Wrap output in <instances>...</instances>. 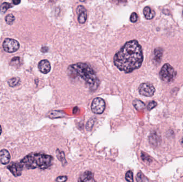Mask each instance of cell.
<instances>
[{"label":"cell","mask_w":183,"mask_h":182,"mask_svg":"<svg viewBox=\"0 0 183 182\" xmlns=\"http://www.w3.org/2000/svg\"><path fill=\"white\" fill-rule=\"evenodd\" d=\"M144 59L141 46L137 40L128 41L115 55L114 64L120 71L129 73L140 68Z\"/></svg>","instance_id":"obj_1"},{"label":"cell","mask_w":183,"mask_h":182,"mask_svg":"<svg viewBox=\"0 0 183 182\" xmlns=\"http://www.w3.org/2000/svg\"><path fill=\"white\" fill-rule=\"evenodd\" d=\"M68 73L72 79L83 80L87 88L94 91L99 87L100 81L97 74L89 65L84 63H78L70 65L68 69Z\"/></svg>","instance_id":"obj_2"},{"label":"cell","mask_w":183,"mask_h":182,"mask_svg":"<svg viewBox=\"0 0 183 182\" xmlns=\"http://www.w3.org/2000/svg\"><path fill=\"white\" fill-rule=\"evenodd\" d=\"M53 156L40 153H31L24 157L20 163L24 168L33 169H46L53 164Z\"/></svg>","instance_id":"obj_3"},{"label":"cell","mask_w":183,"mask_h":182,"mask_svg":"<svg viewBox=\"0 0 183 182\" xmlns=\"http://www.w3.org/2000/svg\"><path fill=\"white\" fill-rule=\"evenodd\" d=\"M176 73L173 67L169 64H165L160 72L161 80L165 82H170L175 77Z\"/></svg>","instance_id":"obj_4"},{"label":"cell","mask_w":183,"mask_h":182,"mask_svg":"<svg viewBox=\"0 0 183 182\" xmlns=\"http://www.w3.org/2000/svg\"><path fill=\"white\" fill-rule=\"evenodd\" d=\"M19 43L15 39L7 38L3 43V48L5 52L9 53L15 52L19 48Z\"/></svg>","instance_id":"obj_5"},{"label":"cell","mask_w":183,"mask_h":182,"mask_svg":"<svg viewBox=\"0 0 183 182\" xmlns=\"http://www.w3.org/2000/svg\"><path fill=\"white\" fill-rule=\"evenodd\" d=\"M105 108L106 103L101 98H95L92 101L91 110L93 113L97 114H102L104 112Z\"/></svg>","instance_id":"obj_6"},{"label":"cell","mask_w":183,"mask_h":182,"mask_svg":"<svg viewBox=\"0 0 183 182\" xmlns=\"http://www.w3.org/2000/svg\"><path fill=\"white\" fill-rule=\"evenodd\" d=\"M155 91V88L150 83H143L139 87V92L140 95L146 97L152 96Z\"/></svg>","instance_id":"obj_7"},{"label":"cell","mask_w":183,"mask_h":182,"mask_svg":"<svg viewBox=\"0 0 183 182\" xmlns=\"http://www.w3.org/2000/svg\"><path fill=\"white\" fill-rule=\"evenodd\" d=\"M8 169L15 177H18L22 175L23 167L20 162H13L8 167Z\"/></svg>","instance_id":"obj_8"},{"label":"cell","mask_w":183,"mask_h":182,"mask_svg":"<svg viewBox=\"0 0 183 182\" xmlns=\"http://www.w3.org/2000/svg\"><path fill=\"white\" fill-rule=\"evenodd\" d=\"M78 21L80 24H84L86 21L87 13L86 9L83 5H79L77 8Z\"/></svg>","instance_id":"obj_9"},{"label":"cell","mask_w":183,"mask_h":182,"mask_svg":"<svg viewBox=\"0 0 183 182\" xmlns=\"http://www.w3.org/2000/svg\"><path fill=\"white\" fill-rule=\"evenodd\" d=\"M38 68L40 71L43 74H47L51 71V66L48 60L45 59L39 62Z\"/></svg>","instance_id":"obj_10"},{"label":"cell","mask_w":183,"mask_h":182,"mask_svg":"<svg viewBox=\"0 0 183 182\" xmlns=\"http://www.w3.org/2000/svg\"><path fill=\"white\" fill-rule=\"evenodd\" d=\"M78 181L84 182H95V180H94L93 174L91 172L86 171L80 175Z\"/></svg>","instance_id":"obj_11"},{"label":"cell","mask_w":183,"mask_h":182,"mask_svg":"<svg viewBox=\"0 0 183 182\" xmlns=\"http://www.w3.org/2000/svg\"><path fill=\"white\" fill-rule=\"evenodd\" d=\"M10 154L5 149L0 151V162L3 164H8L10 161Z\"/></svg>","instance_id":"obj_12"},{"label":"cell","mask_w":183,"mask_h":182,"mask_svg":"<svg viewBox=\"0 0 183 182\" xmlns=\"http://www.w3.org/2000/svg\"><path fill=\"white\" fill-rule=\"evenodd\" d=\"M162 55L163 50L162 48H158L155 49L154 50V57L153 58L154 62L157 64H159L162 59Z\"/></svg>","instance_id":"obj_13"},{"label":"cell","mask_w":183,"mask_h":182,"mask_svg":"<svg viewBox=\"0 0 183 182\" xmlns=\"http://www.w3.org/2000/svg\"><path fill=\"white\" fill-rule=\"evenodd\" d=\"M144 15H145V18L147 19H152L155 17V13L154 10H152L149 7H146L144 8Z\"/></svg>","instance_id":"obj_14"},{"label":"cell","mask_w":183,"mask_h":182,"mask_svg":"<svg viewBox=\"0 0 183 182\" xmlns=\"http://www.w3.org/2000/svg\"><path fill=\"white\" fill-rule=\"evenodd\" d=\"M133 105L138 111H141L144 110L145 108V104L141 100L139 99H135L133 102Z\"/></svg>","instance_id":"obj_15"},{"label":"cell","mask_w":183,"mask_h":182,"mask_svg":"<svg viewBox=\"0 0 183 182\" xmlns=\"http://www.w3.org/2000/svg\"><path fill=\"white\" fill-rule=\"evenodd\" d=\"M56 153H57V157L58 159L60 160V161L62 162V164L65 165L66 164V160L65 158V154L63 151H60L59 149H57L56 150Z\"/></svg>","instance_id":"obj_16"},{"label":"cell","mask_w":183,"mask_h":182,"mask_svg":"<svg viewBox=\"0 0 183 182\" xmlns=\"http://www.w3.org/2000/svg\"><path fill=\"white\" fill-rule=\"evenodd\" d=\"M12 7H13V5L11 3L8 2L3 3L0 7V11L1 13H5L9 9L12 8Z\"/></svg>","instance_id":"obj_17"},{"label":"cell","mask_w":183,"mask_h":182,"mask_svg":"<svg viewBox=\"0 0 183 182\" xmlns=\"http://www.w3.org/2000/svg\"><path fill=\"white\" fill-rule=\"evenodd\" d=\"M20 79L19 77H13L8 81V84L11 87H14L19 84Z\"/></svg>","instance_id":"obj_18"},{"label":"cell","mask_w":183,"mask_h":182,"mask_svg":"<svg viewBox=\"0 0 183 182\" xmlns=\"http://www.w3.org/2000/svg\"><path fill=\"white\" fill-rule=\"evenodd\" d=\"M64 116V115L63 113H62L61 111H57L51 112L49 114V117L53 118V119L61 118V117H63Z\"/></svg>","instance_id":"obj_19"},{"label":"cell","mask_w":183,"mask_h":182,"mask_svg":"<svg viewBox=\"0 0 183 182\" xmlns=\"http://www.w3.org/2000/svg\"><path fill=\"white\" fill-rule=\"evenodd\" d=\"M5 21L8 25H12L15 20V16L13 14H9L5 17Z\"/></svg>","instance_id":"obj_20"},{"label":"cell","mask_w":183,"mask_h":182,"mask_svg":"<svg viewBox=\"0 0 183 182\" xmlns=\"http://www.w3.org/2000/svg\"><path fill=\"white\" fill-rule=\"evenodd\" d=\"M137 182H147L148 180L141 172H138L137 176Z\"/></svg>","instance_id":"obj_21"},{"label":"cell","mask_w":183,"mask_h":182,"mask_svg":"<svg viewBox=\"0 0 183 182\" xmlns=\"http://www.w3.org/2000/svg\"><path fill=\"white\" fill-rule=\"evenodd\" d=\"M125 180L127 182H133V175L132 171L129 170L125 174Z\"/></svg>","instance_id":"obj_22"},{"label":"cell","mask_w":183,"mask_h":182,"mask_svg":"<svg viewBox=\"0 0 183 182\" xmlns=\"http://www.w3.org/2000/svg\"><path fill=\"white\" fill-rule=\"evenodd\" d=\"M141 159H142V160L144 161L148 162H150L152 161V159L150 158V156L144 152L141 153Z\"/></svg>","instance_id":"obj_23"},{"label":"cell","mask_w":183,"mask_h":182,"mask_svg":"<svg viewBox=\"0 0 183 182\" xmlns=\"http://www.w3.org/2000/svg\"><path fill=\"white\" fill-rule=\"evenodd\" d=\"M94 122H95V120H94L93 119H91V120H89L88 122L87 123L86 125V129L87 130H91L92 128H93V126L94 125Z\"/></svg>","instance_id":"obj_24"},{"label":"cell","mask_w":183,"mask_h":182,"mask_svg":"<svg viewBox=\"0 0 183 182\" xmlns=\"http://www.w3.org/2000/svg\"><path fill=\"white\" fill-rule=\"evenodd\" d=\"M19 62H20V58L18 57H16L11 59V62H10V64L13 66H15V65H18L19 63Z\"/></svg>","instance_id":"obj_25"},{"label":"cell","mask_w":183,"mask_h":182,"mask_svg":"<svg viewBox=\"0 0 183 182\" xmlns=\"http://www.w3.org/2000/svg\"><path fill=\"white\" fill-rule=\"evenodd\" d=\"M157 106V103L155 102V101H152L150 103L148 104L147 109L148 110H151L152 108H155Z\"/></svg>","instance_id":"obj_26"},{"label":"cell","mask_w":183,"mask_h":182,"mask_svg":"<svg viewBox=\"0 0 183 182\" xmlns=\"http://www.w3.org/2000/svg\"><path fill=\"white\" fill-rule=\"evenodd\" d=\"M138 15L135 13H133L130 17V21L132 23H135L137 21Z\"/></svg>","instance_id":"obj_27"},{"label":"cell","mask_w":183,"mask_h":182,"mask_svg":"<svg viewBox=\"0 0 183 182\" xmlns=\"http://www.w3.org/2000/svg\"><path fill=\"white\" fill-rule=\"evenodd\" d=\"M68 180V177L65 176H59L56 178V182H66Z\"/></svg>","instance_id":"obj_28"},{"label":"cell","mask_w":183,"mask_h":182,"mask_svg":"<svg viewBox=\"0 0 183 182\" xmlns=\"http://www.w3.org/2000/svg\"><path fill=\"white\" fill-rule=\"evenodd\" d=\"M112 2L116 4H124L127 2L126 0H112Z\"/></svg>","instance_id":"obj_29"},{"label":"cell","mask_w":183,"mask_h":182,"mask_svg":"<svg viewBox=\"0 0 183 182\" xmlns=\"http://www.w3.org/2000/svg\"><path fill=\"white\" fill-rule=\"evenodd\" d=\"M13 3L15 5H18L21 2V0H13Z\"/></svg>","instance_id":"obj_30"},{"label":"cell","mask_w":183,"mask_h":182,"mask_svg":"<svg viewBox=\"0 0 183 182\" xmlns=\"http://www.w3.org/2000/svg\"><path fill=\"white\" fill-rule=\"evenodd\" d=\"M48 48L47 46H43L42 48H41V52H48Z\"/></svg>","instance_id":"obj_31"},{"label":"cell","mask_w":183,"mask_h":182,"mask_svg":"<svg viewBox=\"0 0 183 182\" xmlns=\"http://www.w3.org/2000/svg\"><path fill=\"white\" fill-rule=\"evenodd\" d=\"M181 144H182V146H183V138H182V139H181Z\"/></svg>","instance_id":"obj_32"},{"label":"cell","mask_w":183,"mask_h":182,"mask_svg":"<svg viewBox=\"0 0 183 182\" xmlns=\"http://www.w3.org/2000/svg\"><path fill=\"white\" fill-rule=\"evenodd\" d=\"M2 133V128H1V126H0V135Z\"/></svg>","instance_id":"obj_33"},{"label":"cell","mask_w":183,"mask_h":182,"mask_svg":"<svg viewBox=\"0 0 183 182\" xmlns=\"http://www.w3.org/2000/svg\"><path fill=\"white\" fill-rule=\"evenodd\" d=\"M80 2H85V0H80Z\"/></svg>","instance_id":"obj_34"},{"label":"cell","mask_w":183,"mask_h":182,"mask_svg":"<svg viewBox=\"0 0 183 182\" xmlns=\"http://www.w3.org/2000/svg\"></svg>","instance_id":"obj_35"},{"label":"cell","mask_w":183,"mask_h":182,"mask_svg":"<svg viewBox=\"0 0 183 182\" xmlns=\"http://www.w3.org/2000/svg\"><path fill=\"white\" fill-rule=\"evenodd\" d=\"M0 181H1V180H0Z\"/></svg>","instance_id":"obj_36"}]
</instances>
